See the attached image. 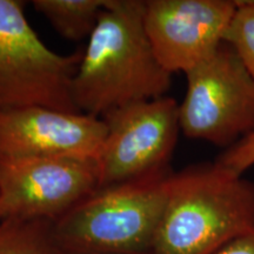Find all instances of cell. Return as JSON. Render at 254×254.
<instances>
[{"label":"cell","instance_id":"obj_1","mask_svg":"<svg viewBox=\"0 0 254 254\" xmlns=\"http://www.w3.org/2000/svg\"><path fill=\"white\" fill-rule=\"evenodd\" d=\"M144 13L142 0H109L73 77L72 98L80 113L103 118L119 107L166 95L172 74L154 55Z\"/></svg>","mask_w":254,"mask_h":254},{"label":"cell","instance_id":"obj_2","mask_svg":"<svg viewBox=\"0 0 254 254\" xmlns=\"http://www.w3.org/2000/svg\"><path fill=\"white\" fill-rule=\"evenodd\" d=\"M254 232V183L213 163L168 178L166 206L152 254H214Z\"/></svg>","mask_w":254,"mask_h":254},{"label":"cell","instance_id":"obj_3","mask_svg":"<svg viewBox=\"0 0 254 254\" xmlns=\"http://www.w3.org/2000/svg\"><path fill=\"white\" fill-rule=\"evenodd\" d=\"M172 171L98 187L53 222L65 254H152Z\"/></svg>","mask_w":254,"mask_h":254},{"label":"cell","instance_id":"obj_4","mask_svg":"<svg viewBox=\"0 0 254 254\" xmlns=\"http://www.w3.org/2000/svg\"><path fill=\"white\" fill-rule=\"evenodd\" d=\"M25 2L0 0V110L45 106L80 113L72 81L82 51L62 56L31 27Z\"/></svg>","mask_w":254,"mask_h":254},{"label":"cell","instance_id":"obj_5","mask_svg":"<svg viewBox=\"0 0 254 254\" xmlns=\"http://www.w3.org/2000/svg\"><path fill=\"white\" fill-rule=\"evenodd\" d=\"M180 131L227 150L254 134V80L227 44L186 73Z\"/></svg>","mask_w":254,"mask_h":254},{"label":"cell","instance_id":"obj_6","mask_svg":"<svg viewBox=\"0 0 254 254\" xmlns=\"http://www.w3.org/2000/svg\"><path fill=\"white\" fill-rule=\"evenodd\" d=\"M101 119L106 136L95 160L99 187L171 170L180 132L179 104L174 98L126 105Z\"/></svg>","mask_w":254,"mask_h":254},{"label":"cell","instance_id":"obj_7","mask_svg":"<svg viewBox=\"0 0 254 254\" xmlns=\"http://www.w3.org/2000/svg\"><path fill=\"white\" fill-rule=\"evenodd\" d=\"M99 187L92 159H0V221L46 219L57 221Z\"/></svg>","mask_w":254,"mask_h":254},{"label":"cell","instance_id":"obj_8","mask_svg":"<svg viewBox=\"0 0 254 254\" xmlns=\"http://www.w3.org/2000/svg\"><path fill=\"white\" fill-rule=\"evenodd\" d=\"M237 0H147L144 24L159 64L170 74L187 72L217 52Z\"/></svg>","mask_w":254,"mask_h":254},{"label":"cell","instance_id":"obj_9","mask_svg":"<svg viewBox=\"0 0 254 254\" xmlns=\"http://www.w3.org/2000/svg\"><path fill=\"white\" fill-rule=\"evenodd\" d=\"M104 120L45 106L0 110V159L69 157L97 160Z\"/></svg>","mask_w":254,"mask_h":254},{"label":"cell","instance_id":"obj_10","mask_svg":"<svg viewBox=\"0 0 254 254\" xmlns=\"http://www.w3.org/2000/svg\"><path fill=\"white\" fill-rule=\"evenodd\" d=\"M109 0H33L32 5L63 38L90 37Z\"/></svg>","mask_w":254,"mask_h":254},{"label":"cell","instance_id":"obj_11","mask_svg":"<svg viewBox=\"0 0 254 254\" xmlns=\"http://www.w3.org/2000/svg\"><path fill=\"white\" fill-rule=\"evenodd\" d=\"M0 254H65L46 219H4L0 221Z\"/></svg>","mask_w":254,"mask_h":254},{"label":"cell","instance_id":"obj_12","mask_svg":"<svg viewBox=\"0 0 254 254\" xmlns=\"http://www.w3.org/2000/svg\"><path fill=\"white\" fill-rule=\"evenodd\" d=\"M254 80V0L237 1V9L224 37Z\"/></svg>","mask_w":254,"mask_h":254},{"label":"cell","instance_id":"obj_13","mask_svg":"<svg viewBox=\"0 0 254 254\" xmlns=\"http://www.w3.org/2000/svg\"><path fill=\"white\" fill-rule=\"evenodd\" d=\"M215 160L244 176L247 170L254 166V134L246 136L238 144L225 150Z\"/></svg>","mask_w":254,"mask_h":254},{"label":"cell","instance_id":"obj_14","mask_svg":"<svg viewBox=\"0 0 254 254\" xmlns=\"http://www.w3.org/2000/svg\"><path fill=\"white\" fill-rule=\"evenodd\" d=\"M214 254H254V232L233 240Z\"/></svg>","mask_w":254,"mask_h":254}]
</instances>
